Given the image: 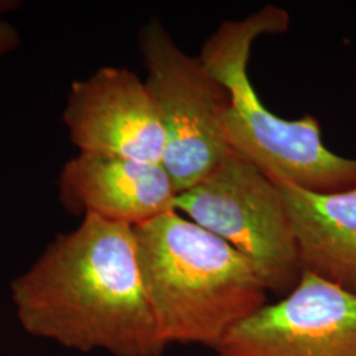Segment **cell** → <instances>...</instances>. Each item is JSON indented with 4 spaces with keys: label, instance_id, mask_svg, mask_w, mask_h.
Wrapping results in <instances>:
<instances>
[{
    "label": "cell",
    "instance_id": "9",
    "mask_svg": "<svg viewBox=\"0 0 356 356\" xmlns=\"http://www.w3.org/2000/svg\"><path fill=\"white\" fill-rule=\"evenodd\" d=\"M276 184L291 216L302 272L356 293V188L314 193Z\"/></svg>",
    "mask_w": 356,
    "mask_h": 356
},
{
    "label": "cell",
    "instance_id": "10",
    "mask_svg": "<svg viewBox=\"0 0 356 356\" xmlns=\"http://www.w3.org/2000/svg\"><path fill=\"white\" fill-rule=\"evenodd\" d=\"M20 44V35L13 23L0 19V58L15 51Z\"/></svg>",
    "mask_w": 356,
    "mask_h": 356
},
{
    "label": "cell",
    "instance_id": "5",
    "mask_svg": "<svg viewBox=\"0 0 356 356\" xmlns=\"http://www.w3.org/2000/svg\"><path fill=\"white\" fill-rule=\"evenodd\" d=\"M138 40L144 81L165 132L161 164L178 194L202 181L231 152L226 138L231 95L198 57L178 47L160 20L141 26Z\"/></svg>",
    "mask_w": 356,
    "mask_h": 356
},
{
    "label": "cell",
    "instance_id": "6",
    "mask_svg": "<svg viewBox=\"0 0 356 356\" xmlns=\"http://www.w3.org/2000/svg\"><path fill=\"white\" fill-rule=\"evenodd\" d=\"M220 356H356V293L302 272L218 346Z\"/></svg>",
    "mask_w": 356,
    "mask_h": 356
},
{
    "label": "cell",
    "instance_id": "7",
    "mask_svg": "<svg viewBox=\"0 0 356 356\" xmlns=\"http://www.w3.org/2000/svg\"><path fill=\"white\" fill-rule=\"evenodd\" d=\"M64 124L81 153L161 164L165 132L144 79L127 67L103 66L72 83Z\"/></svg>",
    "mask_w": 356,
    "mask_h": 356
},
{
    "label": "cell",
    "instance_id": "12",
    "mask_svg": "<svg viewBox=\"0 0 356 356\" xmlns=\"http://www.w3.org/2000/svg\"><path fill=\"white\" fill-rule=\"evenodd\" d=\"M213 356H220V355H219V354H216V355H213Z\"/></svg>",
    "mask_w": 356,
    "mask_h": 356
},
{
    "label": "cell",
    "instance_id": "1",
    "mask_svg": "<svg viewBox=\"0 0 356 356\" xmlns=\"http://www.w3.org/2000/svg\"><path fill=\"white\" fill-rule=\"evenodd\" d=\"M11 298L22 327L32 337L113 356L165 351L132 226L83 216L13 281Z\"/></svg>",
    "mask_w": 356,
    "mask_h": 356
},
{
    "label": "cell",
    "instance_id": "11",
    "mask_svg": "<svg viewBox=\"0 0 356 356\" xmlns=\"http://www.w3.org/2000/svg\"><path fill=\"white\" fill-rule=\"evenodd\" d=\"M22 7L19 0H0V19H4V15L13 13Z\"/></svg>",
    "mask_w": 356,
    "mask_h": 356
},
{
    "label": "cell",
    "instance_id": "4",
    "mask_svg": "<svg viewBox=\"0 0 356 356\" xmlns=\"http://www.w3.org/2000/svg\"><path fill=\"white\" fill-rule=\"evenodd\" d=\"M175 209L239 251L268 292L284 297L298 284L302 267L280 188L238 153L178 193Z\"/></svg>",
    "mask_w": 356,
    "mask_h": 356
},
{
    "label": "cell",
    "instance_id": "8",
    "mask_svg": "<svg viewBox=\"0 0 356 356\" xmlns=\"http://www.w3.org/2000/svg\"><path fill=\"white\" fill-rule=\"evenodd\" d=\"M58 195L70 213L138 227L175 211L177 191L163 164L78 152L60 173Z\"/></svg>",
    "mask_w": 356,
    "mask_h": 356
},
{
    "label": "cell",
    "instance_id": "3",
    "mask_svg": "<svg viewBox=\"0 0 356 356\" xmlns=\"http://www.w3.org/2000/svg\"><path fill=\"white\" fill-rule=\"evenodd\" d=\"M289 22L286 10L267 4L244 19L222 23L202 45L198 58L231 95L226 118L229 148L275 182L314 193L354 189L356 159L326 148L318 120L312 115L279 118L251 85L248 63L254 41L284 33Z\"/></svg>",
    "mask_w": 356,
    "mask_h": 356
},
{
    "label": "cell",
    "instance_id": "2",
    "mask_svg": "<svg viewBox=\"0 0 356 356\" xmlns=\"http://www.w3.org/2000/svg\"><path fill=\"white\" fill-rule=\"evenodd\" d=\"M134 229L143 282L166 346L216 351L267 304V288L252 264L176 210Z\"/></svg>",
    "mask_w": 356,
    "mask_h": 356
}]
</instances>
